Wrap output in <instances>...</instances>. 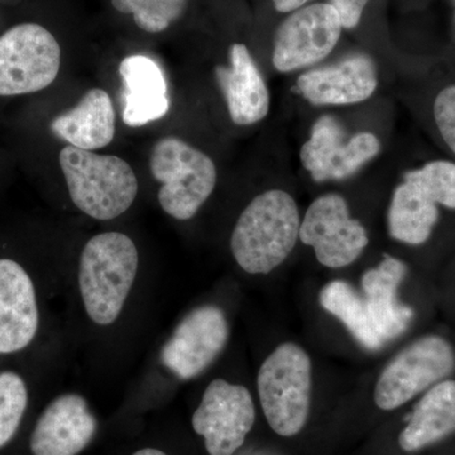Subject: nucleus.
I'll return each mask as SVG.
<instances>
[{
  "label": "nucleus",
  "instance_id": "nucleus-1",
  "mask_svg": "<svg viewBox=\"0 0 455 455\" xmlns=\"http://www.w3.org/2000/svg\"><path fill=\"white\" fill-rule=\"evenodd\" d=\"M298 204L283 190H268L254 197L239 215L230 250L248 274H269L295 248L300 235Z\"/></svg>",
  "mask_w": 455,
  "mask_h": 455
},
{
  "label": "nucleus",
  "instance_id": "nucleus-2",
  "mask_svg": "<svg viewBox=\"0 0 455 455\" xmlns=\"http://www.w3.org/2000/svg\"><path fill=\"white\" fill-rule=\"evenodd\" d=\"M139 250L119 232L92 236L84 247L79 265V289L86 314L95 324L118 319L139 271Z\"/></svg>",
  "mask_w": 455,
  "mask_h": 455
},
{
  "label": "nucleus",
  "instance_id": "nucleus-3",
  "mask_svg": "<svg viewBox=\"0 0 455 455\" xmlns=\"http://www.w3.org/2000/svg\"><path fill=\"white\" fill-rule=\"evenodd\" d=\"M59 161L71 200L84 214L116 220L136 200L139 180L123 158L66 146Z\"/></svg>",
  "mask_w": 455,
  "mask_h": 455
},
{
  "label": "nucleus",
  "instance_id": "nucleus-4",
  "mask_svg": "<svg viewBox=\"0 0 455 455\" xmlns=\"http://www.w3.org/2000/svg\"><path fill=\"white\" fill-rule=\"evenodd\" d=\"M149 170L161 184L158 203L173 220L196 217L217 185L214 161L178 137H164L155 143Z\"/></svg>",
  "mask_w": 455,
  "mask_h": 455
},
{
  "label": "nucleus",
  "instance_id": "nucleus-5",
  "mask_svg": "<svg viewBox=\"0 0 455 455\" xmlns=\"http://www.w3.org/2000/svg\"><path fill=\"white\" fill-rule=\"evenodd\" d=\"M257 386L272 430L284 438L300 433L309 418L311 403L307 353L298 344H281L260 366Z\"/></svg>",
  "mask_w": 455,
  "mask_h": 455
},
{
  "label": "nucleus",
  "instance_id": "nucleus-6",
  "mask_svg": "<svg viewBox=\"0 0 455 455\" xmlns=\"http://www.w3.org/2000/svg\"><path fill=\"white\" fill-rule=\"evenodd\" d=\"M61 66V49L49 29L36 23L0 36V95L32 94L49 88Z\"/></svg>",
  "mask_w": 455,
  "mask_h": 455
},
{
  "label": "nucleus",
  "instance_id": "nucleus-7",
  "mask_svg": "<svg viewBox=\"0 0 455 455\" xmlns=\"http://www.w3.org/2000/svg\"><path fill=\"white\" fill-rule=\"evenodd\" d=\"M454 367V350L447 340L436 335L421 338L401 350L383 370L374 388V403L385 411L398 409L442 382Z\"/></svg>",
  "mask_w": 455,
  "mask_h": 455
},
{
  "label": "nucleus",
  "instance_id": "nucleus-8",
  "mask_svg": "<svg viewBox=\"0 0 455 455\" xmlns=\"http://www.w3.org/2000/svg\"><path fill=\"white\" fill-rule=\"evenodd\" d=\"M256 420L251 392L244 386L214 379L203 395L191 424L211 455H233L243 445Z\"/></svg>",
  "mask_w": 455,
  "mask_h": 455
},
{
  "label": "nucleus",
  "instance_id": "nucleus-9",
  "mask_svg": "<svg viewBox=\"0 0 455 455\" xmlns=\"http://www.w3.org/2000/svg\"><path fill=\"white\" fill-rule=\"evenodd\" d=\"M299 239L314 248L317 260L329 268L349 266L370 242L366 228L350 217L348 204L338 194H326L311 203Z\"/></svg>",
  "mask_w": 455,
  "mask_h": 455
},
{
  "label": "nucleus",
  "instance_id": "nucleus-10",
  "mask_svg": "<svg viewBox=\"0 0 455 455\" xmlns=\"http://www.w3.org/2000/svg\"><path fill=\"white\" fill-rule=\"evenodd\" d=\"M341 31L339 14L331 3L296 9L278 28L272 62L280 73L316 64L334 50Z\"/></svg>",
  "mask_w": 455,
  "mask_h": 455
},
{
  "label": "nucleus",
  "instance_id": "nucleus-11",
  "mask_svg": "<svg viewBox=\"0 0 455 455\" xmlns=\"http://www.w3.org/2000/svg\"><path fill=\"white\" fill-rule=\"evenodd\" d=\"M229 338L224 311L204 305L188 314L161 349V362L179 379L188 381L204 372L223 352Z\"/></svg>",
  "mask_w": 455,
  "mask_h": 455
},
{
  "label": "nucleus",
  "instance_id": "nucleus-12",
  "mask_svg": "<svg viewBox=\"0 0 455 455\" xmlns=\"http://www.w3.org/2000/svg\"><path fill=\"white\" fill-rule=\"evenodd\" d=\"M381 151V142L370 132L348 137L340 123L324 116L314 124L310 139L301 147L302 166L317 182L355 175Z\"/></svg>",
  "mask_w": 455,
  "mask_h": 455
},
{
  "label": "nucleus",
  "instance_id": "nucleus-13",
  "mask_svg": "<svg viewBox=\"0 0 455 455\" xmlns=\"http://www.w3.org/2000/svg\"><path fill=\"white\" fill-rule=\"evenodd\" d=\"M40 331L37 290L20 262L0 259V355L28 348Z\"/></svg>",
  "mask_w": 455,
  "mask_h": 455
},
{
  "label": "nucleus",
  "instance_id": "nucleus-14",
  "mask_svg": "<svg viewBox=\"0 0 455 455\" xmlns=\"http://www.w3.org/2000/svg\"><path fill=\"white\" fill-rule=\"evenodd\" d=\"M98 423L85 398L66 394L51 401L36 421L29 451L32 455H77L88 447Z\"/></svg>",
  "mask_w": 455,
  "mask_h": 455
},
{
  "label": "nucleus",
  "instance_id": "nucleus-15",
  "mask_svg": "<svg viewBox=\"0 0 455 455\" xmlns=\"http://www.w3.org/2000/svg\"><path fill=\"white\" fill-rule=\"evenodd\" d=\"M379 77L367 55H353L338 64L300 75L298 89L314 106H347L372 97Z\"/></svg>",
  "mask_w": 455,
  "mask_h": 455
},
{
  "label": "nucleus",
  "instance_id": "nucleus-16",
  "mask_svg": "<svg viewBox=\"0 0 455 455\" xmlns=\"http://www.w3.org/2000/svg\"><path fill=\"white\" fill-rule=\"evenodd\" d=\"M215 75L235 124L252 125L266 118L271 97L265 79L245 44H232L229 66H218Z\"/></svg>",
  "mask_w": 455,
  "mask_h": 455
},
{
  "label": "nucleus",
  "instance_id": "nucleus-17",
  "mask_svg": "<svg viewBox=\"0 0 455 455\" xmlns=\"http://www.w3.org/2000/svg\"><path fill=\"white\" fill-rule=\"evenodd\" d=\"M123 82V122L143 127L169 113V88L163 68L149 57L132 55L119 65Z\"/></svg>",
  "mask_w": 455,
  "mask_h": 455
},
{
  "label": "nucleus",
  "instance_id": "nucleus-18",
  "mask_svg": "<svg viewBox=\"0 0 455 455\" xmlns=\"http://www.w3.org/2000/svg\"><path fill=\"white\" fill-rule=\"evenodd\" d=\"M405 276V263L391 256L383 257L376 268L362 276L368 314L385 343L403 334L412 317V310L397 300V289Z\"/></svg>",
  "mask_w": 455,
  "mask_h": 455
},
{
  "label": "nucleus",
  "instance_id": "nucleus-19",
  "mask_svg": "<svg viewBox=\"0 0 455 455\" xmlns=\"http://www.w3.org/2000/svg\"><path fill=\"white\" fill-rule=\"evenodd\" d=\"M51 131L68 146L85 151L104 148L116 134V110L103 89H92L71 109L51 122Z\"/></svg>",
  "mask_w": 455,
  "mask_h": 455
},
{
  "label": "nucleus",
  "instance_id": "nucleus-20",
  "mask_svg": "<svg viewBox=\"0 0 455 455\" xmlns=\"http://www.w3.org/2000/svg\"><path fill=\"white\" fill-rule=\"evenodd\" d=\"M455 433V381H442L431 387L415 407L398 444L416 451Z\"/></svg>",
  "mask_w": 455,
  "mask_h": 455
},
{
  "label": "nucleus",
  "instance_id": "nucleus-21",
  "mask_svg": "<svg viewBox=\"0 0 455 455\" xmlns=\"http://www.w3.org/2000/svg\"><path fill=\"white\" fill-rule=\"evenodd\" d=\"M438 220V204L423 190L406 180L398 185L388 211L392 238L406 244H423L430 238Z\"/></svg>",
  "mask_w": 455,
  "mask_h": 455
},
{
  "label": "nucleus",
  "instance_id": "nucleus-22",
  "mask_svg": "<svg viewBox=\"0 0 455 455\" xmlns=\"http://www.w3.org/2000/svg\"><path fill=\"white\" fill-rule=\"evenodd\" d=\"M320 304L338 317L364 348L377 350L385 344L374 328L363 296L347 281H331L326 284L320 292Z\"/></svg>",
  "mask_w": 455,
  "mask_h": 455
},
{
  "label": "nucleus",
  "instance_id": "nucleus-23",
  "mask_svg": "<svg viewBox=\"0 0 455 455\" xmlns=\"http://www.w3.org/2000/svg\"><path fill=\"white\" fill-rule=\"evenodd\" d=\"M29 403L28 385L17 371H0V449L13 440Z\"/></svg>",
  "mask_w": 455,
  "mask_h": 455
},
{
  "label": "nucleus",
  "instance_id": "nucleus-24",
  "mask_svg": "<svg viewBox=\"0 0 455 455\" xmlns=\"http://www.w3.org/2000/svg\"><path fill=\"white\" fill-rule=\"evenodd\" d=\"M113 7L132 14L134 22L148 33L166 31L187 8V0H112Z\"/></svg>",
  "mask_w": 455,
  "mask_h": 455
},
{
  "label": "nucleus",
  "instance_id": "nucleus-25",
  "mask_svg": "<svg viewBox=\"0 0 455 455\" xmlns=\"http://www.w3.org/2000/svg\"><path fill=\"white\" fill-rule=\"evenodd\" d=\"M403 179L423 190L434 203L455 209V164L433 161L409 171Z\"/></svg>",
  "mask_w": 455,
  "mask_h": 455
},
{
  "label": "nucleus",
  "instance_id": "nucleus-26",
  "mask_svg": "<svg viewBox=\"0 0 455 455\" xmlns=\"http://www.w3.org/2000/svg\"><path fill=\"white\" fill-rule=\"evenodd\" d=\"M434 116L443 140L455 154V85L439 92L434 103Z\"/></svg>",
  "mask_w": 455,
  "mask_h": 455
},
{
  "label": "nucleus",
  "instance_id": "nucleus-27",
  "mask_svg": "<svg viewBox=\"0 0 455 455\" xmlns=\"http://www.w3.org/2000/svg\"><path fill=\"white\" fill-rule=\"evenodd\" d=\"M370 0H331V4L337 9L343 28H355L361 22L362 14Z\"/></svg>",
  "mask_w": 455,
  "mask_h": 455
},
{
  "label": "nucleus",
  "instance_id": "nucleus-28",
  "mask_svg": "<svg viewBox=\"0 0 455 455\" xmlns=\"http://www.w3.org/2000/svg\"><path fill=\"white\" fill-rule=\"evenodd\" d=\"M275 8L281 13H289V12L296 11V9L305 7L311 0H272Z\"/></svg>",
  "mask_w": 455,
  "mask_h": 455
},
{
  "label": "nucleus",
  "instance_id": "nucleus-29",
  "mask_svg": "<svg viewBox=\"0 0 455 455\" xmlns=\"http://www.w3.org/2000/svg\"><path fill=\"white\" fill-rule=\"evenodd\" d=\"M133 455H167L164 454V451H158V449L146 448L142 449V451H137Z\"/></svg>",
  "mask_w": 455,
  "mask_h": 455
}]
</instances>
